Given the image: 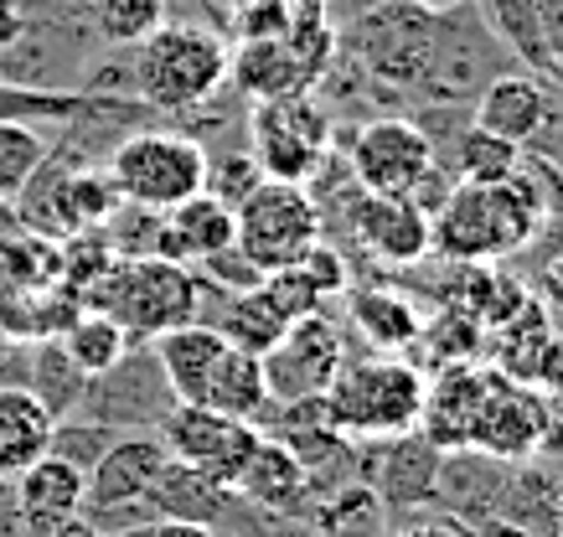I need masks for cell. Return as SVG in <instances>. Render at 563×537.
Segmentation results:
<instances>
[{
	"label": "cell",
	"mask_w": 563,
	"mask_h": 537,
	"mask_svg": "<svg viewBox=\"0 0 563 537\" xmlns=\"http://www.w3.org/2000/svg\"><path fill=\"white\" fill-rule=\"evenodd\" d=\"M52 424L47 403L32 388L5 382L0 388V476H21V470L52 450Z\"/></svg>",
	"instance_id": "cell-22"
},
{
	"label": "cell",
	"mask_w": 563,
	"mask_h": 537,
	"mask_svg": "<svg viewBox=\"0 0 563 537\" xmlns=\"http://www.w3.org/2000/svg\"><path fill=\"white\" fill-rule=\"evenodd\" d=\"M130 331L114 321V315L93 311V305H84V311L68 321V331L57 336V347H63V357H68L78 372H84L88 382L103 378V372H114V367L130 357Z\"/></svg>",
	"instance_id": "cell-25"
},
{
	"label": "cell",
	"mask_w": 563,
	"mask_h": 537,
	"mask_svg": "<svg viewBox=\"0 0 563 537\" xmlns=\"http://www.w3.org/2000/svg\"><path fill=\"white\" fill-rule=\"evenodd\" d=\"M342 362H346V347H342L336 321H325L321 311L300 315V321H290V331L264 351V382H269V399L290 403V399L325 393Z\"/></svg>",
	"instance_id": "cell-10"
},
{
	"label": "cell",
	"mask_w": 563,
	"mask_h": 537,
	"mask_svg": "<svg viewBox=\"0 0 563 537\" xmlns=\"http://www.w3.org/2000/svg\"><path fill=\"white\" fill-rule=\"evenodd\" d=\"M84 114H124L120 99L103 93H73V88H47V83H16L0 78V124H47V120H84Z\"/></svg>",
	"instance_id": "cell-23"
},
{
	"label": "cell",
	"mask_w": 563,
	"mask_h": 537,
	"mask_svg": "<svg viewBox=\"0 0 563 537\" xmlns=\"http://www.w3.org/2000/svg\"><path fill=\"white\" fill-rule=\"evenodd\" d=\"M207 409L218 414H233V418H249L258 424V414L269 409V382H264V357L254 351H239V347H222V357L212 362L202 382V399Z\"/></svg>",
	"instance_id": "cell-24"
},
{
	"label": "cell",
	"mask_w": 563,
	"mask_h": 537,
	"mask_svg": "<svg viewBox=\"0 0 563 537\" xmlns=\"http://www.w3.org/2000/svg\"><path fill=\"white\" fill-rule=\"evenodd\" d=\"M84 305L114 315L130 336H161L202 315V279L187 264L155 259V254L114 259L84 290Z\"/></svg>",
	"instance_id": "cell-2"
},
{
	"label": "cell",
	"mask_w": 563,
	"mask_h": 537,
	"mask_svg": "<svg viewBox=\"0 0 563 537\" xmlns=\"http://www.w3.org/2000/svg\"><path fill=\"white\" fill-rule=\"evenodd\" d=\"M434 166V145L413 120H373L352 139V176L362 191L377 197H409Z\"/></svg>",
	"instance_id": "cell-11"
},
{
	"label": "cell",
	"mask_w": 563,
	"mask_h": 537,
	"mask_svg": "<svg viewBox=\"0 0 563 537\" xmlns=\"http://www.w3.org/2000/svg\"><path fill=\"white\" fill-rule=\"evenodd\" d=\"M424 382V372L404 357H362L336 367L325 388V409L346 439H398L419 429Z\"/></svg>",
	"instance_id": "cell-3"
},
{
	"label": "cell",
	"mask_w": 563,
	"mask_h": 537,
	"mask_svg": "<svg viewBox=\"0 0 563 537\" xmlns=\"http://www.w3.org/2000/svg\"><path fill=\"white\" fill-rule=\"evenodd\" d=\"M47 135L36 130V124H0V197L5 202H16L21 187L36 176V166L47 160Z\"/></svg>",
	"instance_id": "cell-32"
},
{
	"label": "cell",
	"mask_w": 563,
	"mask_h": 537,
	"mask_svg": "<svg viewBox=\"0 0 563 537\" xmlns=\"http://www.w3.org/2000/svg\"><path fill=\"white\" fill-rule=\"evenodd\" d=\"M538 26H543V47L553 72L563 78V0H538Z\"/></svg>",
	"instance_id": "cell-39"
},
{
	"label": "cell",
	"mask_w": 563,
	"mask_h": 537,
	"mask_svg": "<svg viewBox=\"0 0 563 537\" xmlns=\"http://www.w3.org/2000/svg\"><path fill=\"white\" fill-rule=\"evenodd\" d=\"M496 331H501V367H507V378L528 382L532 378V362H538V351H543V342L553 336V331H548V315L528 300V305H522L507 326H496Z\"/></svg>",
	"instance_id": "cell-34"
},
{
	"label": "cell",
	"mask_w": 563,
	"mask_h": 537,
	"mask_svg": "<svg viewBox=\"0 0 563 537\" xmlns=\"http://www.w3.org/2000/svg\"><path fill=\"white\" fill-rule=\"evenodd\" d=\"M476 11L496 42H507V47H512L522 63H532V68L553 72L548 47H543V26H538V0H476Z\"/></svg>",
	"instance_id": "cell-30"
},
{
	"label": "cell",
	"mask_w": 563,
	"mask_h": 537,
	"mask_svg": "<svg viewBox=\"0 0 563 537\" xmlns=\"http://www.w3.org/2000/svg\"><path fill=\"white\" fill-rule=\"evenodd\" d=\"M218 331H222V342L228 347H239V351H254V357H264V351L290 331V321L279 315V305H274L264 290H239V295L228 300V311H222V321H218Z\"/></svg>",
	"instance_id": "cell-29"
},
{
	"label": "cell",
	"mask_w": 563,
	"mask_h": 537,
	"mask_svg": "<svg viewBox=\"0 0 563 537\" xmlns=\"http://www.w3.org/2000/svg\"><path fill=\"white\" fill-rule=\"evenodd\" d=\"M109 439H114V429L99 424V418H84V424H63V418H57V424H52V455L73 460L78 470L93 466V460L109 450Z\"/></svg>",
	"instance_id": "cell-36"
},
{
	"label": "cell",
	"mask_w": 563,
	"mask_h": 537,
	"mask_svg": "<svg viewBox=\"0 0 563 537\" xmlns=\"http://www.w3.org/2000/svg\"><path fill=\"white\" fill-rule=\"evenodd\" d=\"M440 466H444V450H434L424 434L409 429V434L393 439V455L383 460L377 485H383V496L398 506L429 502V496H434V481H440Z\"/></svg>",
	"instance_id": "cell-26"
},
{
	"label": "cell",
	"mask_w": 563,
	"mask_h": 537,
	"mask_svg": "<svg viewBox=\"0 0 563 537\" xmlns=\"http://www.w3.org/2000/svg\"><path fill=\"white\" fill-rule=\"evenodd\" d=\"M419 336H424V347L434 351V362H471L481 347V321L465 311H444L434 315L429 326H419Z\"/></svg>",
	"instance_id": "cell-35"
},
{
	"label": "cell",
	"mask_w": 563,
	"mask_h": 537,
	"mask_svg": "<svg viewBox=\"0 0 563 537\" xmlns=\"http://www.w3.org/2000/svg\"><path fill=\"white\" fill-rule=\"evenodd\" d=\"M166 466V445L161 434H114L109 450L88 466V491H84V506L93 517L103 512H130V506L145 502L151 491L155 470Z\"/></svg>",
	"instance_id": "cell-13"
},
{
	"label": "cell",
	"mask_w": 563,
	"mask_h": 537,
	"mask_svg": "<svg viewBox=\"0 0 563 537\" xmlns=\"http://www.w3.org/2000/svg\"><path fill=\"white\" fill-rule=\"evenodd\" d=\"M409 537H461V533H450V527H413Z\"/></svg>",
	"instance_id": "cell-47"
},
{
	"label": "cell",
	"mask_w": 563,
	"mask_h": 537,
	"mask_svg": "<svg viewBox=\"0 0 563 537\" xmlns=\"http://www.w3.org/2000/svg\"><path fill=\"white\" fill-rule=\"evenodd\" d=\"M352 321L357 331L383 351H404L419 342V311H413L404 295H393V290H357L352 295Z\"/></svg>",
	"instance_id": "cell-28"
},
{
	"label": "cell",
	"mask_w": 563,
	"mask_h": 537,
	"mask_svg": "<svg viewBox=\"0 0 563 537\" xmlns=\"http://www.w3.org/2000/svg\"><path fill=\"white\" fill-rule=\"evenodd\" d=\"M331 124L306 93L295 99H264L254 109V166L269 181H306L325 156Z\"/></svg>",
	"instance_id": "cell-9"
},
{
	"label": "cell",
	"mask_w": 563,
	"mask_h": 537,
	"mask_svg": "<svg viewBox=\"0 0 563 537\" xmlns=\"http://www.w3.org/2000/svg\"><path fill=\"white\" fill-rule=\"evenodd\" d=\"M543 124H548V93L532 72H496L492 83L481 88L476 130H486L496 139H512V145H528Z\"/></svg>",
	"instance_id": "cell-21"
},
{
	"label": "cell",
	"mask_w": 563,
	"mask_h": 537,
	"mask_svg": "<svg viewBox=\"0 0 563 537\" xmlns=\"http://www.w3.org/2000/svg\"><path fill=\"white\" fill-rule=\"evenodd\" d=\"M16 208H11V202H5V197H0V238H5V233H16Z\"/></svg>",
	"instance_id": "cell-46"
},
{
	"label": "cell",
	"mask_w": 563,
	"mask_h": 537,
	"mask_svg": "<svg viewBox=\"0 0 563 537\" xmlns=\"http://www.w3.org/2000/svg\"><path fill=\"white\" fill-rule=\"evenodd\" d=\"M264 181V171L254 166V156H222V160H212L207 156V181H202V191H212L218 202H228V208H239L243 197Z\"/></svg>",
	"instance_id": "cell-37"
},
{
	"label": "cell",
	"mask_w": 563,
	"mask_h": 537,
	"mask_svg": "<svg viewBox=\"0 0 563 537\" xmlns=\"http://www.w3.org/2000/svg\"><path fill=\"white\" fill-rule=\"evenodd\" d=\"M440 21L444 5H424V0H377L367 5L352 32L346 47L367 63L373 78L398 88H424V72L434 63V42H440Z\"/></svg>",
	"instance_id": "cell-6"
},
{
	"label": "cell",
	"mask_w": 563,
	"mask_h": 537,
	"mask_svg": "<svg viewBox=\"0 0 563 537\" xmlns=\"http://www.w3.org/2000/svg\"><path fill=\"white\" fill-rule=\"evenodd\" d=\"M352 233L373 259L388 264H419L429 254V217L413 208L409 197H377L362 191L352 208Z\"/></svg>",
	"instance_id": "cell-16"
},
{
	"label": "cell",
	"mask_w": 563,
	"mask_h": 537,
	"mask_svg": "<svg viewBox=\"0 0 563 537\" xmlns=\"http://www.w3.org/2000/svg\"><path fill=\"white\" fill-rule=\"evenodd\" d=\"M166 5H172V0H166Z\"/></svg>",
	"instance_id": "cell-51"
},
{
	"label": "cell",
	"mask_w": 563,
	"mask_h": 537,
	"mask_svg": "<svg viewBox=\"0 0 563 537\" xmlns=\"http://www.w3.org/2000/svg\"><path fill=\"white\" fill-rule=\"evenodd\" d=\"M130 83L151 109H197L228 83V42L202 26H155L140 47H130Z\"/></svg>",
	"instance_id": "cell-4"
},
{
	"label": "cell",
	"mask_w": 563,
	"mask_h": 537,
	"mask_svg": "<svg viewBox=\"0 0 563 537\" xmlns=\"http://www.w3.org/2000/svg\"><path fill=\"white\" fill-rule=\"evenodd\" d=\"M32 537H109V533H103L93 517H84V512H78V517L52 522V527H42V533H32Z\"/></svg>",
	"instance_id": "cell-44"
},
{
	"label": "cell",
	"mask_w": 563,
	"mask_h": 537,
	"mask_svg": "<svg viewBox=\"0 0 563 537\" xmlns=\"http://www.w3.org/2000/svg\"><path fill=\"white\" fill-rule=\"evenodd\" d=\"M0 537H21V512H16V476H0Z\"/></svg>",
	"instance_id": "cell-43"
},
{
	"label": "cell",
	"mask_w": 563,
	"mask_h": 537,
	"mask_svg": "<svg viewBox=\"0 0 563 537\" xmlns=\"http://www.w3.org/2000/svg\"><path fill=\"white\" fill-rule=\"evenodd\" d=\"M398 537H409V533H398Z\"/></svg>",
	"instance_id": "cell-50"
},
{
	"label": "cell",
	"mask_w": 563,
	"mask_h": 537,
	"mask_svg": "<svg viewBox=\"0 0 563 537\" xmlns=\"http://www.w3.org/2000/svg\"><path fill=\"white\" fill-rule=\"evenodd\" d=\"M321 243V212L300 181H258L233 208V248L258 275L290 269Z\"/></svg>",
	"instance_id": "cell-5"
},
{
	"label": "cell",
	"mask_w": 563,
	"mask_h": 537,
	"mask_svg": "<svg viewBox=\"0 0 563 537\" xmlns=\"http://www.w3.org/2000/svg\"><path fill=\"white\" fill-rule=\"evenodd\" d=\"M63 284V248L42 233H5L0 238V290H47Z\"/></svg>",
	"instance_id": "cell-27"
},
{
	"label": "cell",
	"mask_w": 563,
	"mask_h": 537,
	"mask_svg": "<svg viewBox=\"0 0 563 537\" xmlns=\"http://www.w3.org/2000/svg\"><path fill=\"white\" fill-rule=\"evenodd\" d=\"M476 537H528V533H522L517 522H486V527H481Z\"/></svg>",
	"instance_id": "cell-45"
},
{
	"label": "cell",
	"mask_w": 563,
	"mask_h": 537,
	"mask_svg": "<svg viewBox=\"0 0 563 537\" xmlns=\"http://www.w3.org/2000/svg\"><path fill=\"white\" fill-rule=\"evenodd\" d=\"M300 269H306V275H310V284H316L321 295H331V290H342V284H346V269H342V259H336L331 248H321V243H316V248H310L306 259H300Z\"/></svg>",
	"instance_id": "cell-38"
},
{
	"label": "cell",
	"mask_w": 563,
	"mask_h": 537,
	"mask_svg": "<svg viewBox=\"0 0 563 537\" xmlns=\"http://www.w3.org/2000/svg\"><path fill=\"white\" fill-rule=\"evenodd\" d=\"M88 491V470H78L63 455H42L16 476V512H21V537L42 533L52 522L78 517Z\"/></svg>",
	"instance_id": "cell-17"
},
{
	"label": "cell",
	"mask_w": 563,
	"mask_h": 537,
	"mask_svg": "<svg viewBox=\"0 0 563 537\" xmlns=\"http://www.w3.org/2000/svg\"><path fill=\"white\" fill-rule=\"evenodd\" d=\"M26 11H21V0H0V53H11L16 42H26Z\"/></svg>",
	"instance_id": "cell-42"
},
{
	"label": "cell",
	"mask_w": 563,
	"mask_h": 537,
	"mask_svg": "<svg viewBox=\"0 0 563 537\" xmlns=\"http://www.w3.org/2000/svg\"><path fill=\"white\" fill-rule=\"evenodd\" d=\"M538 223H543V197L522 171L492 187L455 181L429 217V248H440L455 264H486L528 248Z\"/></svg>",
	"instance_id": "cell-1"
},
{
	"label": "cell",
	"mask_w": 563,
	"mask_h": 537,
	"mask_svg": "<svg viewBox=\"0 0 563 537\" xmlns=\"http://www.w3.org/2000/svg\"><path fill=\"white\" fill-rule=\"evenodd\" d=\"M486 399V372L471 362H444L440 378L424 382V409H419V434L434 450H465L471 424Z\"/></svg>",
	"instance_id": "cell-15"
},
{
	"label": "cell",
	"mask_w": 563,
	"mask_h": 537,
	"mask_svg": "<svg viewBox=\"0 0 563 537\" xmlns=\"http://www.w3.org/2000/svg\"><path fill=\"white\" fill-rule=\"evenodd\" d=\"M258 434H264L258 424L218 414V409H207V403H172V414L161 418V445H166V455L207 470V476L222 485H239L243 466H249V455H254V445H258Z\"/></svg>",
	"instance_id": "cell-8"
},
{
	"label": "cell",
	"mask_w": 563,
	"mask_h": 537,
	"mask_svg": "<svg viewBox=\"0 0 563 537\" xmlns=\"http://www.w3.org/2000/svg\"><path fill=\"white\" fill-rule=\"evenodd\" d=\"M548 403L532 382H512V378H486V399L476 409L471 424V445L492 460H528L538 445L548 439Z\"/></svg>",
	"instance_id": "cell-12"
},
{
	"label": "cell",
	"mask_w": 563,
	"mask_h": 537,
	"mask_svg": "<svg viewBox=\"0 0 563 537\" xmlns=\"http://www.w3.org/2000/svg\"><path fill=\"white\" fill-rule=\"evenodd\" d=\"M109 181L130 208L166 212L176 202L197 197L207 181V150L187 135H166V130H145L114 145L109 156Z\"/></svg>",
	"instance_id": "cell-7"
},
{
	"label": "cell",
	"mask_w": 563,
	"mask_h": 537,
	"mask_svg": "<svg viewBox=\"0 0 563 537\" xmlns=\"http://www.w3.org/2000/svg\"><path fill=\"white\" fill-rule=\"evenodd\" d=\"M93 26L109 47H140L155 26H166V0H93Z\"/></svg>",
	"instance_id": "cell-31"
},
{
	"label": "cell",
	"mask_w": 563,
	"mask_h": 537,
	"mask_svg": "<svg viewBox=\"0 0 563 537\" xmlns=\"http://www.w3.org/2000/svg\"><path fill=\"white\" fill-rule=\"evenodd\" d=\"M233 502V485L212 481L207 470L187 466V460H176L166 455V466L155 470L151 491H145V512L151 517H166V522H191V527H212V522L228 512Z\"/></svg>",
	"instance_id": "cell-19"
},
{
	"label": "cell",
	"mask_w": 563,
	"mask_h": 537,
	"mask_svg": "<svg viewBox=\"0 0 563 537\" xmlns=\"http://www.w3.org/2000/svg\"><path fill=\"white\" fill-rule=\"evenodd\" d=\"M543 393H559L563 388V336H548L543 351H538V362H532V378Z\"/></svg>",
	"instance_id": "cell-40"
},
{
	"label": "cell",
	"mask_w": 563,
	"mask_h": 537,
	"mask_svg": "<svg viewBox=\"0 0 563 537\" xmlns=\"http://www.w3.org/2000/svg\"><path fill=\"white\" fill-rule=\"evenodd\" d=\"M228 5H233V11H239V5H249V0H228Z\"/></svg>",
	"instance_id": "cell-49"
},
{
	"label": "cell",
	"mask_w": 563,
	"mask_h": 537,
	"mask_svg": "<svg viewBox=\"0 0 563 537\" xmlns=\"http://www.w3.org/2000/svg\"><path fill=\"white\" fill-rule=\"evenodd\" d=\"M114 537H212V527H191V522L151 517V522H135V527H120Z\"/></svg>",
	"instance_id": "cell-41"
},
{
	"label": "cell",
	"mask_w": 563,
	"mask_h": 537,
	"mask_svg": "<svg viewBox=\"0 0 563 537\" xmlns=\"http://www.w3.org/2000/svg\"><path fill=\"white\" fill-rule=\"evenodd\" d=\"M522 171V145L512 139H496L486 130H465L461 139V176L465 181H476V187H492V181H507V176Z\"/></svg>",
	"instance_id": "cell-33"
},
{
	"label": "cell",
	"mask_w": 563,
	"mask_h": 537,
	"mask_svg": "<svg viewBox=\"0 0 563 537\" xmlns=\"http://www.w3.org/2000/svg\"><path fill=\"white\" fill-rule=\"evenodd\" d=\"M548 414H553V418H559V424H563V388H559V393H553V409H548Z\"/></svg>",
	"instance_id": "cell-48"
},
{
	"label": "cell",
	"mask_w": 563,
	"mask_h": 537,
	"mask_svg": "<svg viewBox=\"0 0 563 537\" xmlns=\"http://www.w3.org/2000/svg\"><path fill=\"white\" fill-rule=\"evenodd\" d=\"M222 248H233V208L218 202L212 191H197L187 202L161 212L155 223V243L151 254L155 259H172V264H207L218 259Z\"/></svg>",
	"instance_id": "cell-14"
},
{
	"label": "cell",
	"mask_w": 563,
	"mask_h": 537,
	"mask_svg": "<svg viewBox=\"0 0 563 537\" xmlns=\"http://www.w3.org/2000/svg\"><path fill=\"white\" fill-rule=\"evenodd\" d=\"M222 347L228 342H222V331L212 321H187V326H172V331H161V336H151V357L176 403L202 399V382L212 372V362L222 357Z\"/></svg>",
	"instance_id": "cell-20"
},
{
	"label": "cell",
	"mask_w": 563,
	"mask_h": 537,
	"mask_svg": "<svg viewBox=\"0 0 563 537\" xmlns=\"http://www.w3.org/2000/svg\"><path fill=\"white\" fill-rule=\"evenodd\" d=\"M233 496H243L249 506H264L274 517H295V512H306L310 470L295 460V450L285 439L258 434V445L249 455V466H243L239 485H233Z\"/></svg>",
	"instance_id": "cell-18"
}]
</instances>
